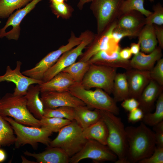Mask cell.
Here are the masks:
<instances>
[{
	"instance_id": "1",
	"label": "cell",
	"mask_w": 163,
	"mask_h": 163,
	"mask_svg": "<svg viewBox=\"0 0 163 163\" xmlns=\"http://www.w3.org/2000/svg\"><path fill=\"white\" fill-rule=\"evenodd\" d=\"M128 143L127 163L150 157L156 146L155 133L141 121L137 126L125 128Z\"/></svg>"
},
{
	"instance_id": "2",
	"label": "cell",
	"mask_w": 163,
	"mask_h": 163,
	"mask_svg": "<svg viewBox=\"0 0 163 163\" xmlns=\"http://www.w3.org/2000/svg\"><path fill=\"white\" fill-rule=\"evenodd\" d=\"M101 118L108 130L107 145L117 155L115 163H127L128 143L124 124L121 118L111 112L100 110Z\"/></svg>"
},
{
	"instance_id": "3",
	"label": "cell",
	"mask_w": 163,
	"mask_h": 163,
	"mask_svg": "<svg viewBox=\"0 0 163 163\" xmlns=\"http://www.w3.org/2000/svg\"><path fill=\"white\" fill-rule=\"evenodd\" d=\"M0 115L9 116L20 124L36 127H41L40 120L36 118L27 106L25 96L6 93L0 99Z\"/></svg>"
},
{
	"instance_id": "4",
	"label": "cell",
	"mask_w": 163,
	"mask_h": 163,
	"mask_svg": "<svg viewBox=\"0 0 163 163\" xmlns=\"http://www.w3.org/2000/svg\"><path fill=\"white\" fill-rule=\"evenodd\" d=\"M69 92L90 108L108 111L116 115L119 113L117 102L102 89H86L81 83H76L69 88Z\"/></svg>"
},
{
	"instance_id": "5",
	"label": "cell",
	"mask_w": 163,
	"mask_h": 163,
	"mask_svg": "<svg viewBox=\"0 0 163 163\" xmlns=\"http://www.w3.org/2000/svg\"><path fill=\"white\" fill-rule=\"evenodd\" d=\"M83 130L73 120L59 131L49 145L61 149L70 158L80 151L87 141L83 136Z\"/></svg>"
},
{
	"instance_id": "6",
	"label": "cell",
	"mask_w": 163,
	"mask_h": 163,
	"mask_svg": "<svg viewBox=\"0 0 163 163\" xmlns=\"http://www.w3.org/2000/svg\"><path fill=\"white\" fill-rule=\"evenodd\" d=\"M3 117L10 124L16 135L14 143L16 148L28 144L36 149L38 143L49 145L51 141L50 136L53 133L47 129L41 127L25 126L17 123L10 117Z\"/></svg>"
},
{
	"instance_id": "7",
	"label": "cell",
	"mask_w": 163,
	"mask_h": 163,
	"mask_svg": "<svg viewBox=\"0 0 163 163\" xmlns=\"http://www.w3.org/2000/svg\"><path fill=\"white\" fill-rule=\"evenodd\" d=\"M116 68L90 64L81 83L86 89L92 88L102 89L110 94L113 92Z\"/></svg>"
},
{
	"instance_id": "8",
	"label": "cell",
	"mask_w": 163,
	"mask_h": 163,
	"mask_svg": "<svg viewBox=\"0 0 163 163\" xmlns=\"http://www.w3.org/2000/svg\"><path fill=\"white\" fill-rule=\"evenodd\" d=\"M82 39V34L79 37H77L74 33L72 32L67 44L50 52L33 68L25 70L22 73L27 77L42 81L45 73L55 64L61 56L64 53L80 44Z\"/></svg>"
},
{
	"instance_id": "9",
	"label": "cell",
	"mask_w": 163,
	"mask_h": 163,
	"mask_svg": "<svg viewBox=\"0 0 163 163\" xmlns=\"http://www.w3.org/2000/svg\"><path fill=\"white\" fill-rule=\"evenodd\" d=\"M123 0H93L91 2L90 8L96 19L97 34L117 20Z\"/></svg>"
},
{
	"instance_id": "10",
	"label": "cell",
	"mask_w": 163,
	"mask_h": 163,
	"mask_svg": "<svg viewBox=\"0 0 163 163\" xmlns=\"http://www.w3.org/2000/svg\"><path fill=\"white\" fill-rule=\"evenodd\" d=\"M83 40L76 46L64 53L55 64L45 73L42 80L43 82H46L65 68L75 62L82 53L83 50L94 40L95 35L89 30L82 33Z\"/></svg>"
},
{
	"instance_id": "11",
	"label": "cell",
	"mask_w": 163,
	"mask_h": 163,
	"mask_svg": "<svg viewBox=\"0 0 163 163\" xmlns=\"http://www.w3.org/2000/svg\"><path fill=\"white\" fill-rule=\"evenodd\" d=\"M86 158L100 163L106 161L115 162L117 158L107 145L94 140L88 139L80 151L70 158L69 162L78 163Z\"/></svg>"
},
{
	"instance_id": "12",
	"label": "cell",
	"mask_w": 163,
	"mask_h": 163,
	"mask_svg": "<svg viewBox=\"0 0 163 163\" xmlns=\"http://www.w3.org/2000/svg\"><path fill=\"white\" fill-rule=\"evenodd\" d=\"M117 20L102 33L95 35L94 40L88 46L86 50L79 57L78 61H88L93 56L100 51H105L111 53L116 49L119 44L113 41L111 34L116 26Z\"/></svg>"
},
{
	"instance_id": "13",
	"label": "cell",
	"mask_w": 163,
	"mask_h": 163,
	"mask_svg": "<svg viewBox=\"0 0 163 163\" xmlns=\"http://www.w3.org/2000/svg\"><path fill=\"white\" fill-rule=\"evenodd\" d=\"M42 0H32L22 8L17 10L11 14L5 26L0 29V38L5 37L9 40H18L20 34V25L21 21L36 5Z\"/></svg>"
},
{
	"instance_id": "14",
	"label": "cell",
	"mask_w": 163,
	"mask_h": 163,
	"mask_svg": "<svg viewBox=\"0 0 163 163\" xmlns=\"http://www.w3.org/2000/svg\"><path fill=\"white\" fill-rule=\"evenodd\" d=\"M21 65V62L17 61L16 67L14 69L8 66L5 74L0 76V82L4 81L11 82L15 84V88L13 94L19 96H25L30 85L43 82L41 81L34 79L23 74L20 71Z\"/></svg>"
},
{
	"instance_id": "15",
	"label": "cell",
	"mask_w": 163,
	"mask_h": 163,
	"mask_svg": "<svg viewBox=\"0 0 163 163\" xmlns=\"http://www.w3.org/2000/svg\"><path fill=\"white\" fill-rule=\"evenodd\" d=\"M40 93V98L44 109L55 108L62 107L75 108L86 105L82 101L72 94L69 91H46Z\"/></svg>"
},
{
	"instance_id": "16",
	"label": "cell",
	"mask_w": 163,
	"mask_h": 163,
	"mask_svg": "<svg viewBox=\"0 0 163 163\" xmlns=\"http://www.w3.org/2000/svg\"><path fill=\"white\" fill-rule=\"evenodd\" d=\"M129 90V98L138 100L151 79L150 71L140 70L131 68L125 73Z\"/></svg>"
},
{
	"instance_id": "17",
	"label": "cell",
	"mask_w": 163,
	"mask_h": 163,
	"mask_svg": "<svg viewBox=\"0 0 163 163\" xmlns=\"http://www.w3.org/2000/svg\"><path fill=\"white\" fill-rule=\"evenodd\" d=\"M144 15L136 11H131L121 15L116 21V27L138 37L146 24Z\"/></svg>"
},
{
	"instance_id": "18",
	"label": "cell",
	"mask_w": 163,
	"mask_h": 163,
	"mask_svg": "<svg viewBox=\"0 0 163 163\" xmlns=\"http://www.w3.org/2000/svg\"><path fill=\"white\" fill-rule=\"evenodd\" d=\"M121 49L119 45L111 53L105 51H100L93 56L88 61L90 64H93L128 70L132 68L130 61L123 59L120 57V52Z\"/></svg>"
},
{
	"instance_id": "19",
	"label": "cell",
	"mask_w": 163,
	"mask_h": 163,
	"mask_svg": "<svg viewBox=\"0 0 163 163\" xmlns=\"http://www.w3.org/2000/svg\"><path fill=\"white\" fill-rule=\"evenodd\" d=\"M163 86L151 79L137 100L139 103V107L144 114L151 112L154 107L155 101L162 92Z\"/></svg>"
},
{
	"instance_id": "20",
	"label": "cell",
	"mask_w": 163,
	"mask_h": 163,
	"mask_svg": "<svg viewBox=\"0 0 163 163\" xmlns=\"http://www.w3.org/2000/svg\"><path fill=\"white\" fill-rule=\"evenodd\" d=\"M46 149L42 152L32 153L26 151L24 152L26 155L35 158L37 163H68L70 157L61 149L47 146Z\"/></svg>"
},
{
	"instance_id": "21",
	"label": "cell",
	"mask_w": 163,
	"mask_h": 163,
	"mask_svg": "<svg viewBox=\"0 0 163 163\" xmlns=\"http://www.w3.org/2000/svg\"><path fill=\"white\" fill-rule=\"evenodd\" d=\"M76 82L67 73L59 72L49 81L38 84L40 92L46 91H69Z\"/></svg>"
},
{
	"instance_id": "22",
	"label": "cell",
	"mask_w": 163,
	"mask_h": 163,
	"mask_svg": "<svg viewBox=\"0 0 163 163\" xmlns=\"http://www.w3.org/2000/svg\"><path fill=\"white\" fill-rule=\"evenodd\" d=\"M162 49L156 46L149 54L146 55L143 52H139L134 55L130 61L132 68L143 71H150L154 67L155 62L161 58Z\"/></svg>"
},
{
	"instance_id": "23",
	"label": "cell",
	"mask_w": 163,
	"mask_h": 163,
	"mask_svg": "<svg viewBox=\"0 0 163 163\" xmlns=\"http://www.w3.org/2000/svg\"><path fill=\"white\" fill-rule=\"evenodd\" d=\"M40 92L38 84L35 86L32 85L29 87L25 95L28 110L39 120L43 117L44 114L43 105L39 96Z\"/></svg>"
},
{
	"instance_id": "24",
	"label": "cell",
	"mask_w": 163,
	"mask_h": 163,
	"mask_svg": "<svg viewBox=\"0 0 163 163\" xmlns=\"http://www.w3.org/2000/svg\"><path fill=\"white\" fill-rule=\"evenodd\" d=\"M87 105L79 106L74 108V120L83 129L94 124L101 118L100 110L90 109Z\"/></svg>"
},
{
	"instance_id": "25",
	"label": "cell",
	"mask_w": 163,
	"mask_h": 163,
	"mask_svg": "<svg viewBox=\"0 0 163 163\" xmlns=\"http://www.w3.org/2000/svg\"><path fill=\"white\" fill-rule=\"evenodd\" d=\"M82 134L84 138L87 140H94L107 145L108 129L101 118L94 124L83 130Z\"/></svg>"
},
{
	"instance_id": "26",
	"label": "cell",
	"mask_w": 163,
	"mask_h": 163,
	"mask_svg": "<svg viewBox=\"0 0 163 163\" xmlns=\"http://www.w3.org/2000/svg\"><path fill=\"white\" fill-rule=\"evenodd\" d=\"M140 49L142 52L150 53L157 46L158 41L154 24H145L138 36Z\"/></svg>"
},
{
	"instance_id": "27",
	"label": "cell",
	"mask_w": 163,
	"mask_h": 163,
	"mask_svg": "<svg viewBox=\"0 0 163 163\" xmlns=\"http://www.w3.org/2000/svg\"><path fill=\"white\" fill-rule=\"evenodd\" d=\"M116 102L122 101L129 98V90L125 73H117L114 80L113 92Z\"/></svg>"
},
{
	"instance_id": "28",
	"label": "cell",
	"mask_w": 163,
	"mask_h": 163,
	"mask_svg": "<svg viewBox=\"0 0 163 163\" xmlns=\"http://www.w3.org/2000/svg\"><path fill=\"white\" fill-rule=\"evenodd\" d=\"M90 65L88 61H78L62 71L68 73L76 83H81Z\"/></svg>"
},
{
	"instance_id": "29",
	"label": "cell",
	"mask_w": 163,
	"mask_h": 163,
	"mask_svg": "<svg viewBox=\"0 0 163 163\" xmlns=\"http://www.w3.org/2000/svg\"><path fill=\"white\" fill-rule=\"evenodd\" d=\"M155 111L145 114L142 120L146 125L153 126L163 120V93L162 92L157 99Z\"/></svg>"
},
{
	"instance_id": "30",
	"label": "cell",
	"mask_w": 163,
	"mask_h": 163,
	"mask_svg": "<svg viewBox=\"0 0 163 163\" xmlns=\"http://www.w3.org/2000/svg\"><path fill=\"white\" fill-rule=\"evenodd\" d=\"M9 123L0 115V148L14 144L16 136Z\"/></svg>"
},
{
	"instance_id": "31",
	"label": "cell",
	"mask_w": 163,
	"mask_h": 163,
	"mask_svg": "<svg viewBox=\"0 0 163 163\" xmlns=\"http://www.w3.org/2000/svg\"><path fill=\"white\" fill-rule=\"evenodd\" d=\"M32 0H0V18H8L16 10L24 7Z\"/></svg>"
},
{
	"instance_id": "32",
	"label": "cell",
	"mask_w": 163,
	"mask_h": 163,
	"mask_svg": "<svg viewBox=\"0 0 163 163\" xmlns=\"http://www.w3.org/2000/svg\"><path fill=\"white\" fill-rule=\"evenodd\" d=\"M144 1L145 0H123L120 6L119 17L131 11H138L146 17L149 16L152 12L144 8Z\"/></svg>"
},
{
	"instance_id": "33",
	"label": "cell",
	"mask_w": 163,
	"mask_h": 163,
	"mask_svg": "<svg viewBox=\"0 0 163 163\" xmlns=\"http://www.w3.org/2000/svg\"><path fill=\"white\" fill-rule=\"evenodd\" d=\"M39 120L41 127L52 133L58 132L62 128L70 123L72 121L64 118L44 117Z\"/></svg>"
},
{
	"instance_id": "34",
	"label": "cell",
	"mask_w": 163,
	"mask_h": 163,
	"mask_svg": "<svg viewBox=\"0 0 163 163\" xmlns=\"http://www.w3.org/2000/svg\"><path fill=\"white\" fill-rule=\"evenodd\" d=\"M74 108L69 107H60L55 108H44L43 117H55L68 119L74 120Z\"/></svg>"
},
{
	"instance_id": "35",
	"label": "cell",
	"mask_w": 163,
	"mask_h": 163,
	"mask_svg": "<svg viewBox=\"0 0 163 163\" xmlns=\"http://www.w3.org/2000/svg\"><path fill=\"white\" fill-rule=\"evenodd\" d=\"M50 6L52 13L57 18L66 19L72 16L74 10L72 7L66 2L59 4L51 3Z\"/></svg>"
},
{
	"instance_id": "36",
	"label": "cell",
	"mask_w": 163,
	"mask_h": 163,
	"mask_svg": "<svg viewBox=\"0 0 163 163\" xmlns=\"http://www.w3.org/2000/svg\"><path fill=\"white\" fill-rule=\"evenodd\" d=\"M154 11L151 14L146 17V24H154L158 26H163V7L162 5L158 3L152 7Z\"/></svg>"
},
{
	"instance_id": "37",
	"label": "cell",
	"mask_w": 163,
	"mask_h": 163,
	"mask_svg": "<svg viewBox=\"0 0 163 163\" xmlns=\"http://www.w3.org/2000/svg\"><path fill=\"white\" fill-rule=\"evenodd\" d=\"M151 79L159 85L163 86V59L161 58L157 61L155 66L150 71Z\"/></svg>"
},
{
	"instance_id": "38",
	"label": "cell",
	"mask_w": 163,
	"mask_h": 163,
	"mask_svg": "<svg viewBox=\"0 0 163 163\" xmlns=\"http://www.w3.org/2000/svg\"><path fill=\"white\" fill-rule=\"evenodd\" d=\"M139 163H163V147L156 146L152 154L149 157L141 160Z\"/></svg>"
},
{
	"instance_id": "39",
	"label": "cell",
	"mask_w": 163,
	"mask_h": 163,
	"mask_svg": "<svg viewBox=\"0 0 163 163\" xmlns=\"http://www.w3.org/2000/svg\"><path fill=\"white\" fill-rule=\"evenodd\" d=\"M156 146L163 147V121L153 126Z\"/></svg>"
},
{
	"instance_id": "40",
	"label": "cell",
	"mask_w": 163,
	"mask_h": 163,
	"mask_svg": "<svg viewBox=\"0 0 163 163\" xmlns=\"http://www.w3.org/2000/svg\"><path fill=\"white\" fill-rule=\"evenodd\" d=\"M121 106L124 109L129 112L139 107V103L137 99L129 97L123 100Z\"/></svg>"
},
{
	"instance_id": "41",
	"label": "cell",
	"mask_w": 163,
	"mask_h": 163,
	"mask_svg": "<svg viewBox=\"0 0 163 163\" xmlns=\"http://www.w3.org/2000/svg\"><path fill=\"white\" fill-rule=\"evenodd\" d=\"M144 114L142 110L138 107L129 112L128 120L130 122L134 123L142 120Z\"/></svg>"
},
{
	"instance_id": "42",
	"label": "cell",
	"mask_w": 163,
	"mask_h": 163,
	"mask_svg": "<svg viewBox=\"0 0 163 163\" xmlns=\"http://www.w3.org/2000/svg\"><path fill=\"white\" fill-rule=\"evenodd\" d=\"M154 25L156 37L159 44V46L163 48V26Z\"/></svg>"
},
{
	"instance_id": "43",
	"label": "cell",
	"mask_w": 163,
	"mask_h": 163,
	"mask_svg": "<svg viewBox=\"0 0 163 163\" xmlns=\"http://www.w3.org/2000/svg\"><path fill=\"white\" fill-rule=\"evenodd\" d=\"M132 54L130 48L128 47L121 49L120 52V57L124 60H128L130 58Z\"/></svg>"
},
{
	"instance_id": "44",
	"label": "cell",
	"mask_w": 163,
	"mask_h": 163,
	"mask_svg": "<svg viewBox=\"0 0 163 163\" xmlns=\"http://www.w3.org/2000/svg\"><path fill=\"white\" fill-rule=\"evenodd\" d=\"M129 48L132 54L134 55L138 54L140 52V45L138 43H131Z\"/></svg>"
},
{
	"instance_id": "45",
	"label": "cell",
	"mask_w": 163,
	"mask_h": 163,
	"mask_svg": "<svg viewBox=\"0 0 163 163\" xmlns=\"http://www.w3.org/2000/svg\"><path fill=\"white\" fill-rule=\"evenodd\" d=\"M93 0H79L77 7L80 10H82L84 5L87 3L91 2Z\"/></svg>"
},
{
	"instance_id": "46",
	"label": "cell",
	"mask_w": 163,
	"mask_h": 163,
	"mask_svg": "<svg viewBox=\"0 0 163 163\" xmlns=\"http://www.w3.org/2000/svg\"><path fill=\"white\" fill-rule=\"evenodd\" d=\"M6 155L5 152L0 148V163L4 162L6 159Z\"/></svg>"
},
{
	"instance_id": "47",
	"label": "cell",
	"mask_w": 163,
	"mask_h": 163,
	"mask_svg": "<svg viewBox=\"0 0 163 163\" xmlns=\"http://www.w3.org/2000/svg\"><path fill=\"white\" fill-rule=\"evenodd\" d=\"M51 3L59 4L66 2L68 0H49Z\"/></svg>"
},
{
	"instance_id": "48",
	"label": "cell",
	"mask_w": 163,
	"mask_h": 163,
	"mask_svg": "<svg viewBox=\"0 0 163 163\" xmlns=\"http://www.w3.org/2000/svg\"><path fill=\"white\" fill-rule=\"evenodd\" d=\"M22 160V163H37L36 162H35L34 161H29L26 159L25 158L24 156H21Z\"/></svg>"
},
{
	"instance_id": "49",
	"label": "cell",
	"mask_w": 163,
	"mask_h": 163,
	"mask_svg": "<svg viewBox=\"0 0 163 163\" xmlns=\"http://www.w3.org/2000/svg\"><path fill=\"white\" fill-rule=\"evenodd\" d=\"M150 2H153L154 1V0H149Z\"/></svg>"
},
{
	"instance_id": "50",
	"label": "cell",
	"mask_w": 163,
	"mask_h": 163,
	"mask_svg": "<svg viewBox=\"0 0 163 163\" xmlns=\"http://www.w3.org/2000/svg\"></svg>"
},
{
	"instance_id": "51",
	"label": "cell",
	"mask_w": 163,
	"mask_h": 163,
	"mask_svg": "<svg viewBox=\"0 0 163 163\" xmlns=\"http://www.w3.org/2000/svg\"></svg>"
}]
</instances>
